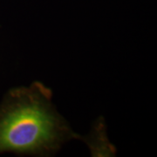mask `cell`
<instances>
[{
    "label": "cell",
    "instance_id": "6da1fadb",
    "mask_svg": "<svg viewBox=\"0 0 157 157\" xmlns=\"http://www.w3.org/2000/svg\"><path fill=\"white\" fill-rule=\"evenodd\" d=\"M52 90L35 81L10 90L0 104V154L49 156L79 139L57 112Z\"/></svg>",
    "mask_w": 157,
    "mask_h": 157
},
{
    "label": "cell",
    "instance_id": "7a4b0ae2",
    "mask_svg": "<svg viewBox=\"0 0 157 157\" xmlns=\"http://www.w3.org/2000/svg\"><path fill=\"white\" fill-rule=\"evenodd\" d=\"M89 146L90 151L94 156H110L114 155L115 147L109 142L106 133V125L101 118L94 125V128L86 137H81Z\"/></svg>",
    "mask_w": 157,
    "mask_h": 157
}]
</instances>
